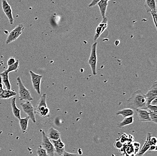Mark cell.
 <instances>
[{
	"mask_svg": "<svg viewBox=\"0 0 157 156\" xmlns=\"http://www.w3.org/2000/svg\"><path fill=\"white\" fill-rule=\"evenodd\" d=\"M134 122L133 116H128L124 118V120L121 122H119L117 124L118 128L121 129L127 125H131Z\"/></svg>",
	"mask_w": 157,
	"mask_h": 156,
	"instance_id": "cell-22",
	"label": "cell"
},
{
	"mask_svg": "<svg viewBox=\"0 0 157 156\" xmlns=\"http://www.w3.org/2000/svg\"><path fill=\"white\" fill-rule=\"evenodd\" d=\"M4 89L3 88L2 82V79L1 77H0V95L2 93Z\"/></svg>",
	"mask_w": 157,
	"mask_h": 156,
	"instance_id": "cell-32",
	"label": "cell"
},
{
	"mask_svg": "<svg viewBox=\"0 0 157 156\" xmlns=\"http://www.w3.org/2000/svg\"><path fill=\"white\" fill-rule=\"evenodd\" d=\"M136 111L138 116L140 120L142 122H150L151 121L149 111L147 109H137Z\"/></svg>",
	"mask_w": 157,
	"mask_h": 156,
	"instance_id": "cell-13",
	"label": "cell"
},
{
	"mask_svg": "<svg viewBox=\"0 0 157 156\" xmlns=\"http://www.w3.org/2000/svg\"><path fill=\"white\" fill-rule=\"evenodd\" d=\"M17 95V93L14 90L5 89L0 95V99H8Z\"/></svg>",
	"mask_w": 157,
	"mask_h": 156,
	"instance_id": "cell-19",
	"label": "cell"
},
{
	"mask_svg": "<svg viewBox=\"0 0 157 156\" xmlns=\"http://www.w3.org/2000/svg\"><path fill=\"white\" fill-rule=\"evenodd\" d=\"M134 113V110L130 108H127L117 111L116 114L117 115H121L123 117L125 118L128 116H133Z\"/></svg>",
	"mask_w": 157,
	"mask_h": 156,
	"instance_id": "cell-21",
	"label": "cell"
},
{
	"mask_svg": "<svg viewBox=\"0 0 157 156\" xmlns=\"http://www.w3.org/2000/svg\"><path fill=\"white\" fill-rule=\"evenodd\" d=\"M108 0H101L97 4L100 10V13L103 18L106 17V10H107V6L108 5Z\"/></svg>",
	"mask_w": 157,
	"mask_h": 156,
	"instance_id": "cell-20",
	"label": "cell"
},
{
	"mask_svg": "<svg viewBox=\"0 0 157 156\" xmlns=\"http://www.w3.org/2000/svg\"><path fill=\"white\" fill-rule=\"evenodd\" d=\"M144 7L147 13H157L156 0H145Z\"/></svg>",
	"mask_w": 157,
	"mask_h": 156,
	"instance_id": "cell-14",
	"label": "cell"
},
{
	"mask_svg": "<svg viewBox=\"0 0 157 156\" xmlns=\"http://www.w3.org/2000/svg\"><path fill=\"white\" fill-rule=\"evenodd\" d=\"M147 109L148 111L152 112H157V105H149L147 106Z\"/></svg>",
	"mask_w": 157,
	"mask_h": 156,
	"instance_id": "cell-27",
	"label": "cell"
},
{
	"mask_svg": "<svg viewBox=\"0 0 157 156\" xmlns=\"http://www.w3.org/2000/svg\"><path fill=\"white\" fill-rule=\"evenodd\" d=\"M108 1H110V0H108Z\"/></svg>",
	"mask_w": 157,
	"mask_h": 156,
	"instance_id": "cell-34",
	"label": "cell"
},
{
	"mask_svg": "<svg viewBox=\"0 0 157 156\" xmlns=\"http://www.w3.org/2000/svg\"><path fill=\"white\" fill-rule=\"evenodd\" d=\"M149 116L151 121L157 124V112H152L149 111Z\"/></svg>",
	"mask_w": 157,
	"mask_h": 156,
	"instance_id": "cell-26",
	"label": "cell"
},
{
	"mask_svg": "<svg viewBox=\"0 0 157 156\" xmlns=\"http://www.w3.org/2000/svg\"><path fill=\"white\" fill-rule=\"evenodd\" d=\"M35 114H38L42 117H48L50 110L47 104V94L44 93L40 97L38 105L35 108Z\"/></svg>",
	"mask_w": 157,
	"mask_h": 156,
	"instance_id": "cell-2",
	"label": "cell"
},
{
	"mask_svg": "<svg viewBox=\"0 0 157 156\" xmlns=\"http://www.w3.org/2000/svg\"><path fill=\"white\" fill-rule=\"evenodd\" d=\"M19 67H20V62L19 60H16V63L14 64L9 66L6 70L9 73L11 72H17L19 70Z\"/></svg>",
	"mask_w": 157,
	"mask_h": 156,
	"instance_id": "cell-24",
	"label": "cell"
},
{
	"mask_svg": "<svg viewBox=\"0 0 157 156\" xmlns=\"http://www.w3.org/2000/svg\"><path fill=\"white\" fill-rule=\"evenodd\" d=\"M48 137L52 140H57L61 138V134L53 127L50 128L48 131Z\"/></svg>",
	"mask_w": 157,
	"mask_h": 156,
	"instance_id": "cell-16",
	"label": "cell"
},
{
	"mask_svg": "<svg viewBox=\"0 0 157 156\" xmlns=\"http://www.w3.org/2000/svg\"><path fill=\"white\" fill-rule=\"evenodd\" d=\"M21 105L24 112L29 116L33 123H36L35 108L31 102L30 101H26L24 103H21Z\"/></svg>",
	"mask_w": 157,
	"mask_h": 156,
	"instance_id": "cell-7",
	"label": "cell"
},
{
	"mask_svg": "<svg viewBox=\"0 0 157 156\" xmlns=\"http://www.w3.org/2000/svg\"><path fill=\"white\" fill-rule=\"evenodd\" d=\"M127 107L133 110L147 109V99L141 90L135 92L127 101Z\"/></svg>",
	"mask_w": 157,
	"mask_h": 156,
	"instance_id": "cell-1",
	"label": "cell"
},
{
	"mask_svg": "<svg viewBox=\"0 0 157 156\" xmlns=\"http://www.w3.org/2000/svg\"><path fill=\"white\" fill-rule=\"evenodd\" d=\"M25 29V27L22 24H19L13 30H11L7 36L6 41V44H9L16 41L21 35Z\"/></svg>",
	"mask_w": 157,
	"mask_h": 156,
	"instance_id": "cell-5",
	"label": "cell"
},
{
	"mask_svg": "<svg viewBox=\"0 0 157 156\" xmlns=\"http://www.w3.org/2000/svg\"><path fill=\"white\" fill-rule=\"evenodd\" d=\"M55 153L59 156H62L65 151V144L61 138L57 140H52Z\"/></svg>",
	"mask_w": 157,
	"mask_h": 156,
	"instance_id": "cell-12",
	"label": "cell"
},
{
	"mask_svg": "<svg viewBox=\"0 0 157 156\" xmlns=\"http://www.w3.org/2000/svg\"><path fill=\"white\" fill-rule=\"evenodd\" d=\"M101 0H92L91 2L89 4V7H91L95 6Z\"/></svg>",
	"mask_w": 157,
	"mask_h": 156,
	"instance_id": "cell-29",
	"label": "cell"
},
{
	"mask_svg": "<svg viewBox=\"0 0 157 156\" xmlns=\"http://www.w3.org/2000/svg\"><path fill=\"white\" fill-rule=\"evenodd\" d=\"M16 59L14 58V57H10V58L8 59V61H7V66L9 67V66L13 65V64L16 63Z\"/></svg>",
	"mask_w": 157,
	"mask_h": 156,
	"instance_id": "cell-28",
	"label": "cell"
},
{
	"mask_svg": "<svg viewBox=\"0 0 157 156\" xmlns=\"http://www.w3.org/2000/svg\"><path fill=\"white\" fill-rule=\"evenodd\" d=\"M146 99H147V106L150 104V102L157 98V82L155 81L153 83L152 86L150 87L149 90L147 92L146 94Z\"/></svg>",
	"mask_w": 157,
	"mask_h": 156,
	"instance_id": "cell-10",
	"label": "cell"
},
{
	"mask_svg": "<svg viewBox=\"0 0 157 156\" xmlns=\"http://www.w3.org/2000/svg\"><path fill=\"white\" fill-rule=\"evenodd\" d=\"M151 133H149L147 135V139H146V141L143 147L142 148L141 150L140 151L139 153L137 155L138 156H143L144 154L146 153V151H148V149L150 148L151 146H152L151 142H150V138H151Z\"/></svg>",
	"mask_w": 157,
	"mask_h": 156,
	"instance_id": "cell-15",
	"label": "cell"
},
{
	"mask_svg": "<svg viewBox=\"0 0 157 156\" xmlns=\"http://www.w3.org/2000/svg\"><path fill=\"white\" fill-rule=\"evenodd\" d=\"M17 85H18L19 90V98L20 101H31L33 100L30 91L25 87L23 84L22 81L21 77H18L16 78Z\"/></svg>",
	"mask_w": 157,
	"mask_h": 156,
	"instance_id": "cell-3",
	"label": "cell"
},
{
	"mask_svg": "<svg viewBox=\"0 0 157 156\" xmlns=\"http://www.w3.org/2000/svg\"><path fill=\"white\" fill-rule=\"evenodd\" d=\"M16 97H14L11 101V107L12 112L15 117L18 120L21 118V110L17 108L16 103Z\"/></svg>",
	"mask_w": 157,
	"mask_h": 156,
	"instance_id": "cell-18",
	"label": "cell"
},
{
	"mask_svg": "<svg viewBox=\"0 0 157 156\" xmlns=\"http://www.w3.org/2000/svg\"><path fill=\"white\" fill-rule=\"evenodd\" d=\"M151 14H152V17H153V20H154V22L155 24V25L156 27L157 28V13H151Z\"/></svg>",
	"mask_w": 157,
	"mask_h": 156,
	"instance_id": "cell-31",
	"label": "cell"
},
{
	"mask_svg": "<svg viewBox=\"0 0 157 156\" xmlns=\"http://www.w3.org/2000/svg\"><path fill=\"white\" fill-rule=\"evenodd\" d=\"M30 76L31 78L32 83L33 87L38 94H41V81L43 78V75H39L33 72L32 70L29 71Z\"/></svg>",
	"mask_w": 157,
	"mask_h": 156,
	"instance_id": "cell-8",
	"label": "cell"
},
{
	"mask_svg": "<svg viewBox=\"0 0 157 156\" xmlns=\"http://www.w3.org/2000/svg\"><path fill=\"white\" fill-rule=\"evenodd\" d=\"M107 26H108V19L106 17L102 19V21L98 25L97 27L94 37L95 41L98 39L103 32L107 29Z\"/></svg>",
	"mask_w": 157,
	"mask_h": 156,
	"instance_id": "cell-11",
	"label": "cell"
},
{
	"mask_svg": "<svg viewBox=\"0 0 157 156\" xmlns=\"http://www.w3.org/2000/svg\"><path fill=\"white\" fill-rule=\"evenodd\" d=\"M97 42H95L91 46L90 55L88 61L89 65L90 67L93 75H97Z\"/></svg>",
	"mask_w": 157,
	"mask_h": 156,
	"instance_id": "cell-4",
	"label": "cell"
},
{
	"mask_svg": "<svg viewBox=\"0 0 157 156\" xmlns=\"http://www.w3.org/2000/svg\"><path fill=\"white\" fill-rule=\"evenodd\" d=\"M2 6L3 10L8 18L10 23V25H13L14 24V19L11 6L6 0H2Z\"/></svg>",
	"mask_w": 157,
	"mask_h": 156,
	"instance_id": "cell-9",
	"label": "cell"
},
{
	"mask_svg": "<svg viewBox=\"0 0 157 156\" xmlns=\"http://www.w3.org/2000/svg\"><path fill=\"white\" fill-rule=\"evenodd\" d=\"M150 105H157V98L154 99L151 101L150 103Z\"/></svg>",
	"mask_w": 157,
	"mask_h": 156,
	"instance_id": "cell-33",
	"label": "cell"
},
{
	"mask_svg": "<svg viewBox=\"0 0 157 156\" xmlns=\"http://www.w3.org/2000/svg\"><path fill=\"white\" fill-rule=\"evenodd\" d=\"M9 72L7 70H5L3 72L0 74L1 78H2V82L3 83L6 89L11 90V86L9 79Z\"/></svg>",
	"mask_w": 157,
	"mask_h": 156,
	"instance_id": "cell-17",
	"label": "cell"
},
{
	"mask_svg": "<svg viewBox=\"0 0 157 156\" xmlns=\"http://www.w3.org/2000/svg\"><path fill=\"white\" fill-rule=\"evenodd\" d=\"M63 156H79L78 154H72L65 151L63 154Z\"/></svg>",
	"mask_w": 157,
	"mask_h": 156,
	"instance_id": "cell-30",
	"label": "cell"
},
{
	"mask_svg": "<svg viewBox=\"0 0 157 156\" xmlns=\"http://www.w3.org/2000/svg\"><path fill=\"white\" fill-rule=\"evenodd\" d=\"M37 154L38 156H48L47 153L44 148L40 146L37 150Z\"/></svg>",
	"mask_w": 157,
	"mask_h": 156,
	"instance_id": "cell-25",
	"label": "cell"
},
{
	"mask_svg": "<svg viewBox=\"0 0 157 156\" xmlns=\"http://www.w3.org/2000/svg\"><path fill=\"white\" fill-rule=\"evenodd\" d=\"M30 118L29 116L21 118L19 120V124L22 131L23 133L25 132L27 130L28 126L29 121Z\"/></svg>",
	"mask_w": 157,
	"mask_h": 156,
	"instance_id": "cell-23",
	"label": "cell"
},
{
	"mask_svg": "<svg viewBox=\"0 0 157 156\" xmlns=\"http://www.w3.org/2000/svg\"><path fill=\"white\" fill-rule=\"evenodd\" d=\"M42 136H43L42 147L45 149L48 155L55 156V151L54 146L44 131L42 132Z\"/></svg>",
	"mask_w": 157,
	"mask_h": 156,
	"instance_id": "cell-6",
	"label": "cell"
}]
</instances>
